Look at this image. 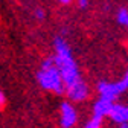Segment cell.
Returning a JSON list of instances; mask_svg holds the SVG:
<instances>
[{"mask_svg": "<svg viewBox=\"0 0 128 128\" xmlns=\"http://www.w3.org/2000/svg\"><path fill=\"white\" fill-rule=\"evenodd\" d=\"M111 105H113V101H107V99L99 98L93 105V116H98V118L104 119L105 116H108V111H110Z\"/></svg>", "mask_w": 128, "mask_h": 128, "instance_id": "52a82bcc", "label": "cell"}, {"mask_svg": "<svg viewBox=\"0 0 128 128\" xmlns=\"http://www.w3.org/2000/svg\"><path fill=\"white\" fill-rule=\"evenodd\" d=\"M118 23L119 24H122V26H125V28H128V11L125 9V8H120L119 11H118Z\"/></svg>", "mask_w": 128, "mask_h": 128, "instance_id": "ba28073f", "label": "cell"}, {"mask_svg": "<svg viewBox=\"0 0 128 128\" xmlns=\"http://www.w3.org/2000/svg\"><path fill=\"white\" fill-rule=\"evenodd\" d=\"M54 49H55V55L52 58H54L55 66L58 67V70L61 73L62 82H64V90L75 86L79 81H82L76 60L73 58L72 49L67 44V41L62 37H56L54 41Z\"/></svg>", "mask_w": 128, "mask_h": 128, "instance_id": "6da1fadb", "label": "cell"}, {"mask_svg": "<svg viewBox=\"0 0 128 128\" xmlns=\"http://www.w3.org/2000/svg\"><path fill=\"white\" fill-rule=\"evenodd\" d=\"M125 90H126V87L124 86L122 81H119V82L102 81V82L98 84V93H99V98L107 99V101H114L118 96H120Z\"/></svg>", "mask_w": 128, "mask_h": 128, "instance_id": "3957f363", "label": "cell"}, {"mask_svg": "<svg viewBox=\"0 0 128 128\" xmlns=\"http://www.w3.org/2000/svg\"><path fill=\"white\" fill-rule=\"evenodd\" d=\"M6 102H8V99H6L5 92H3V90H0V108H3V107L6 105Z\"/></svg>", "mask_w": 128, "mask_h": 128, "instance_id": "30bf717a", "label": "cell"}, {"mask_svg": "<svg viewBox=\"0 0 128 128\" xmlns=\"http://www.w3.org/2000/svg\"><path fill=\"white\" fill-rule=\"evenodd\" d=\"M119 128H128V124H122V125H120Z\"/></svg>", "mask_w": 128, "mask_h": 128, "instance_id": "5bb4252c", "label": "cell"}, {"mask_svg": "<svg viewBox=\"0 0 128 128\" xmlns=\"http://www.w3.org/2000/svg\"><path fill=\"white\" fill-rule=\"evenodd\" d=\"M108 116L110 119L122 125V124H128V105H124V104H114L111 105L110 111H108Z\"/></svg>", "mask_w": 128, "mask_h": 128, "instance_id": "8992f818", "label": "cell"}, {"mask_svg": "<svg viewBox=\"0 0 128 128\" xmlns=\"http://www.w3.org/2000/svg\"><path fill=\"white\" fill-rule=\"evenodd\" d=\"M34 17H35L38 22H43V20H44V11H43L41 8H37V9L34 11Z\"/></svg>", "mask_w": 128, "mask_h": 128, "instance_id": "9c48e42d", "label": "cell"}, {"mask_svg": "<svg viewBox=\"0 0 128 128\" xmlns=\"http://www.w3.org/2000/svg\"><path fill=\"white\" fill-rule=\"evenodd\" d=\"M58 2H60L61 5H70V3H72V0H58Z\"/></svg>", "mask_w": 128, "mask_h": 128, "instance_id": "4fadbf2b", "label": "cell"}, {"mask_svg": "<svg viewBox=\"0 0 128 128\" xmlns=\"http://www.w3.org/2000/svg\"><path fill=\"white\" fill-rule=\"evenodd\" d=\"M79 8H87L88 6V0H78Z\"/></svg>", "mask_w": 128, "mask_h": 128, "instance_id": "8fae6325", "label": "cell"}, {"mask_svg": "<svg viewBox=\"0 0 128 128\" xmlns=\"http://www.w3.org/2000/svg\"><path fill=\"white\" fill-rule=\"evenodd\" d=\"M122 82H124V86L128 88V69H126V72H125V76H124V79H122Z\"/></svg>", "mask_w": 128, "mask_h": 128, "instance_id": "7c38bea8", "label": "cell"}, {"mask_svg": "<svg viewBox=\"0 0 128 128\" xmlns=\"http://www.w3.org/2000/svg\"><path fill=\"white\" fill-rule=\"evenodd\" d=\"M37 81L41 88L49 90L55 94H62L64 93V82L58 67L55 66L54 58L49 56L46 58L41 64L40 70L37 72Z\"/></svg>", "mask_w": 128, "mask_h": 128, "instance_id": "7a4b0ae2", "label": "cell"}, {"mask_svg": "<svg viewBox=\"0 0 128 128\" xmlns=\"http://www.w3.org/2000/svg\"><path fill=\"white\" fill-rule=\"evenodd\" d=\"M64 93H66V96H67L70 101H84V99H87V98H88L90 90H88L87 82L82 79V81L76 82L75 86H72V87L66 88V90H64Z\"/></svg>", "mask_w": 128, "mask_h": 128, "instance_id": "5b68a950", "label": "cell"}, {"mask_svg": "<svg viewBox=\"0 0 128 128\" xmlns=\"http://www.w3.org/2000/svg\"><path fill=\"white\" fill-rule=\"evenodd\" d=\"M60 113H61V116H60V125H61V128H73L75 126V124L78 122V113H76L75 107L69 101L61 102Z\"/></svg>", "mask_w": 128, "mask_h": 128, "instance_id": "277c9868", "label": "cell"}]
</instances>
